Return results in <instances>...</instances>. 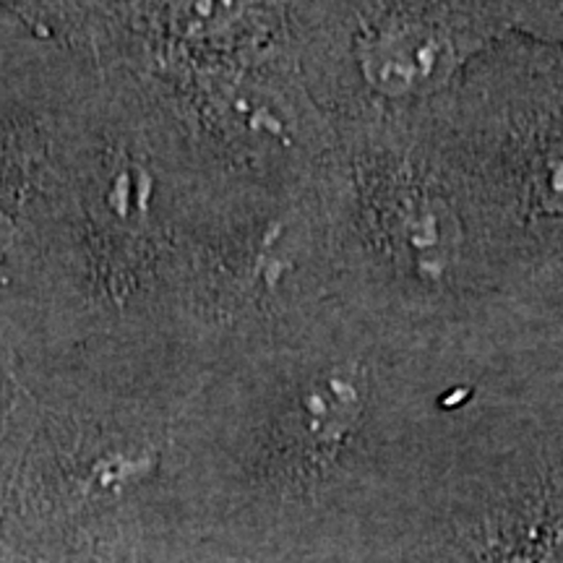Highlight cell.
<instances>
[{"label": "cell", "instance_id": "3", "mask_svg": "<svg viewBox=\"0 0 563 563\" xmlns=\"http://www.w3.org/2000/svg\"><path fill=\"white\" fill-rule=\"evenodd\" d=\"M514 32L517 0H344L334 55L340 131L433 110Z\"/></svg>", "mask_w": 563, "mask_h": 563}, {"label": "cell", "instance_id": "1", "mask_svg": "<svg viewBox=\"0 0 563 563\" xmlns=\"http://www.w3.org/2000/svg\"><path fill=\"white\" fill-rule=\"evenodd\" d=\"M327 180L342 306L435 352L504 332L488 228L433 110L340 131Z\"/></svg>", "mask_w": 563, "mask_h": 563}, {"label": "cell", "instance_id": "4", "mask_svg": "<svg viewBox=\"0 0 563 563\" xmlns=\"http://www.w3.org/2000/svg\"><path fill=\"white\" fill-rule=\"evenodd\" d=\"M517 32L563 47V0H517Z\"/></svg>", "mask_w": 563, "mask_h": 563}, {"label": "cell", "instance_id": "2", "mask_svg": "<svg viewBox=\"0 0 563 563\" xmlns=\"http://www.w3.org/2000/svg\"><path fill=\"white\" fill-rule=\"evenodd\" d=\"M488 228L506 327H563V47L514 32L433 108Z\"/></svg>", "mask_w": 563, "mask_h": 563}]
</instances>
